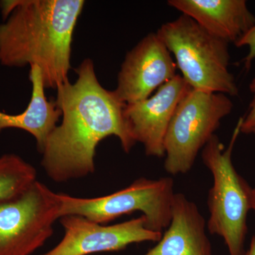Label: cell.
I'll list each match as a JSON object with an SVG mask.
<instances>
[{
    "label": "cell",
    "instance_id": "1",
    "mask_svg": "<svg viewBox=\"0 0 255 255\" xmlns=\"http://www.w3.org/2000/svg\"><path fill=\"white\" fill-rule=\"evenodd\" d=\"M75 71V82L57 87L55 101L62 123L50 134L41 153L42 167L55 182L94 173L97 146L107 137H118L127 153L136 144L124 116L125 104L101 85L93 61L84 60Z\"/></svg>",
    "mask_w": 255,
    "mask_h": 255
},
{
    "label": "cell",
    "instance_id": "2",
    "mask_svg": "<svg viewBox=\"0 0 255 255\" xmlns=\"http://www.w3.org/2000/svg\"><path fill=\"white\" fill-rule=\"evenodd\" d=\"M83 0H9L0 3V64L35 65L46 89L69 82L74 31Z\"/></svg>",
    "mask_w": 255,
    "mask_h": 255
},
{
    "label": "cell",
    "instance_id": "3",
    "mask_svg": "<svg viewBox=\"0 0 255 255\" xmlns=\"http://www.w3.org/2000/svg\"><path fill=\"white\" fill-rule=\"evenodd\" d=\"M243 117L238 120L229 145L225 147L216 135L202 149L203 163L213 176L208 195V231L222 238L230 255H246L248 216L251 211L252 188L233 165V148L241 133Z\"/></svg>",
    "mask_w": 255,
    "mask_h": 255
},
{
    "label": "cell",
    "instance_id": "4",
    "mask_svg": "<svg viewBox=\"0 0 255 255\" xmlns=\"http://www.w3.org/2000/svg\"><path fill=\"white\" fill-rule=\"evenodd\" d=\"M173 54L188 85L196 90L231 97L239 95L229 70V43L211 34L194 19L182 14L156 32Z\"/></svg>",
    "mask_w": 255,
    "mask_h": 255
},
{
    "label": "cell",
    "instance_id": "5",
    "mask_svg": "<svg viewBox=\"0 0 255 255\" xmlns=\"http://www.w3.org/2000/svg\"><path fill=\"white\" fill-rule=\"evenodd\" d=\"M174 194V181L171 177H140L122 190L100 197L80 198L58 194L60 219L80 216L105 224L124 215L139 211L145 217L148 229L162 233L170 223Z\"/></svg>",
    "mask_w": 255,
    "mask_h": 255
},
{
    "label": "cell",
    "instance_id": "6",
    "mask_svg": "<svg viewBox=\"0 0 255 255\" xmlns=\"http://www.w3.org/2000/svg\"><path fill=\"white\" fill-rule=\"evenodd\" d=\"M233 109L228 95L191 88L178 105L166 133L164 170L171 175L188 173Z\"/></svg>",
    "mask_w": 255,
    "mask_h": 255
},
{
    "label": "cell",
    "instance_id": "7",
    "mask_svg": "<svg viewBox=\"0 0 255 255\" xmlns=\"http://www.w3.org/2000/svg\"><path fill=\"white\" fill-rule=\"evenodd\" d=\"M58 219V194L37 180L18 195L0 201V255H31L53 236Z\"/></svg>",
    "mask_w": 255,
    "mask_h": 255
},
{
    "label": "cell",
    "instance_id": "8",
    "mask_svg": "<svg viewBox=\"0 0 255 255\" xmlns=\"http://www.w3.org/2000/svg\"><path fill=\"white\" fill-rule=\"evenodd\" d=\"M65 231L62 241L42 255H88L120 251L129 245L158 242L162 233L151 231L143 216L111 226L100 224L80 216L60 218Z\"/></svg>",
    "mask_w": 255,
    "mask_h": 255
},
{
    "label": "cell",
    "instance_id": "9",
    "mask_svg": "<svg viewBox=\"0 0 255 255\" xmlns=\"http://www.w3.org/2000/svg\"><path fill=\"white\" fill-rule=\"evenodd\" d=\"M175 62L157 33H150L126 55L114 93L126 105L149 98L175 76Z\"/></svg>",
    "mask_w": 255,
    "mask_h": 255
},
{
    "label": "cell",
    "instance_id": "10",
    "mask_svg": "<svg viewBox=\"0 0 255 255\" xmlns=\"http://www.w3.org/2000/svg\"><path fill=\"white\" fill-rule=\"evenodd\" d=\"M191 87L181 75L162 85L149 98L126 105L124 116L135 141L149 157H164L166 133L180 101Z\"/></svg>",
    "mask_w": 255,
    "mask_h": 255
},
{
    "label": "cell",
    "instance_id": "11",
    "mask_svg": "<svg viewBox=\"0 0 255 255\" xmlns=\"http://www.w3.org/2000/svg\"><path fill=\"white\" fill-rule=\"evenodd\" d=\"M167 4L228 43L236 44L255 25L246 0H169Z\"/></svg>",
    "mask_w": 255,
    "mask_h": 255
},
{
    "label": "cell",
    "instance_id": "12",
    "mask_svg": "<svg viewBox=\"0 0 255 255\" xmlns=\"http://www.w3.org/2000/svg\"><path fill=\"white\" fill-rule=\"evenodd\" d=\"M206 228L195 203L175 193L168 227L157 244L143 255H212Z\"/></svg>",
    "mask_w": 255,
    "mask_h": 255
},
{
    "label": "cell",
    "instance_id": "13",
    "mask_svg": "<svg viewBox=\"0 0 255 255\" xmlns=\"http://www.w3.org/2000/svg\"><path fill=\"white\" fill-rule=\"evenodd\" d=\"M29 79L32 92L28 107L18 114H8L0 111V132L8 128L25 130L35 137L37 148L42 153L47 139L62 117V112L55 101L48 100L45 95L46 88L38 67H30Z\"/></svg>",
    "mask_w": 255,
    "mask_h": 255
},
{
    "label": "cell",
    "instance_id": "14",
    "mask_svg": "<svg viewBox=\"0 0 255 255\" xmlns=\"http://www.w3.org/2000/svg\"><path fill=\"white\" fill-rule=\"evenodd\" d=\"M34 167L16 154L0 157V201L22 193L37 180Z\"/></svg>",
    "mask_w": 255,
    "mask_h": 255
},
{
    "label": "cell",
    "instance_id": "15",
    "mask_svg": "<svg viewBox=\"0 0 255 255\" xmlns=\"http://www.w3.org/2000/svg\"><path fill=\"white\" fill-rule=\"evenodd\" d=\"M235 45L238 48L243 46L248 47L249 51L243 60H244L245 67L249 69L253 60H255V25Z\"/></svg>",
    "mask_w": 255,
    "mask_h": 255
},
{
    "label": "cell",
    "instance_id": "16",
    "mask_svg": "<svg viewBox=\"0 0 255 255\" xmlns=\"http://www.w3.org/2000/svg\"><path fill=\"white\" fill-rule=\"evenodd\" d=\"M249 87L251 93L253 94V100L250 104L248 113L246 117H243L244 121H251L255 119V78L252 80Z\"/></svg>",
    "mask_w": 255,
    "mask_h": 255
},
{
    "label": "cell",
    "instance_id": "17",
    "mask_svg": "<svg viewBox=\"0 0 255 255\" xmlns=\"http://www.w3.org/2000/svg\"><path fill=\"white\" fill-rule=\"evenodd\" d=\"M241 131L247 135H255V119L251 121H244L243 119Z\"/></svg>",
    "mask_w": 255,
    "mask_h": 255
},
{
    "label": "cell",
    "instance_id": "18",
    "mask_svg": "<svg viewBox=\"0 0 255 255\" xmlns=\"http://www.w3.org/2000/svg\"><path fill=\"white\" fill-rule=\"evenodd\" d=\"M246 255H255V234L251 240L249 249L246 251Z\"/></svg>",
    "mask_w": 255,
    "mask_h": 255
},
{
    "label": "cell",
    "instance_id": "19",
    "mask_svg": "<svg viewBox=\"0 0 255 255\" xmlns=\"http://www.w3.org/2000/svg\"><path fill=\"white\" fill-rule=\"evenodd\" d=\"M251 209L255 212V187L252 189L251 192Z\"/></svg>",
    "mask_w": 255,
    "mask_h": 255
}]
</instances>
